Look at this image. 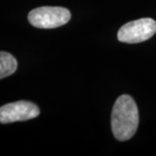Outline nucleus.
<instances>
[{
    "label": "nucleus",
    "instance_id": "nucleus-3",
    "mask_svg": "<svg viewBox=\"0 0 156 156\" xmlns=\"http://www.w3.org/2000/svg\"><path fill=\"white\" fill-rule=\"evenodd\" d=\"M156 32V22L152 18H140L122 26L117 38L126 44H137L151 38Z\"/></svg>",
    "mask_w": 156,
    "mask_h": 156
},
{
    "label": "nucleus",
    "instance_id": "nucleus-5",
    "mask_svg": "<svg viewBox=\"0 0 156 156\" xmlns=\"http://www.w3.org/2000/svg\"><path fill=\"white\" fill-rule=\"evenodd\" d=\"M17 62L10 53L1 51L0 53V78H5L17 70Z\"/></svg>",
    "mask_w": 156,
    "mask_h": 156
},
{
    "label": "nucleus",
    "instance_id": "nucleus-2",
    "mask_svg": "<svg viewBox=\"0 0 156 156\" xmlns=\"http://www.w3.org/2000/svg\"><path fill=\"white\" fill-rule=\"evenodd\" d=\"M71 17L70 11L59 6H42L30 11V23L39 29H54L66 24Z\"/></svg>",
    "mask_w": 156,
    "mask_h": 156
},
{
    "label": "nucleus",
    "instance_id": "nucleus-4",
    "mask_svg": "<svg viewBox=\"0 0 156 156\" xmlns=\"http://www.w3.org/2000/svg\"><path fill=\"white\" fill-rule=\"evenodd\" d=\"M39 114L40 110L35 103L27 101H18L1 107L0 122L6 124L28 121L38 116Z\"/></svg>",
    "mask_w": 156,
    "mask_h": 156
},
{
    "label": "nucleus",
    "instance_id": "nucleus-1",
    "mask_svg": "<svg viewBox=\"0 0 156 156\" xmlns=\"http://www.w3.org/2000/svg\"><path fill=\"white\" fill-rule=\"evenodd\" d=\"M139 125V112L134 99L128 95L119 96L111 115V127L114 136L120 141L131 139Z\"/></svg>",
    "mask_w": 156,
    "mask_h": 156
}]
</instances>
